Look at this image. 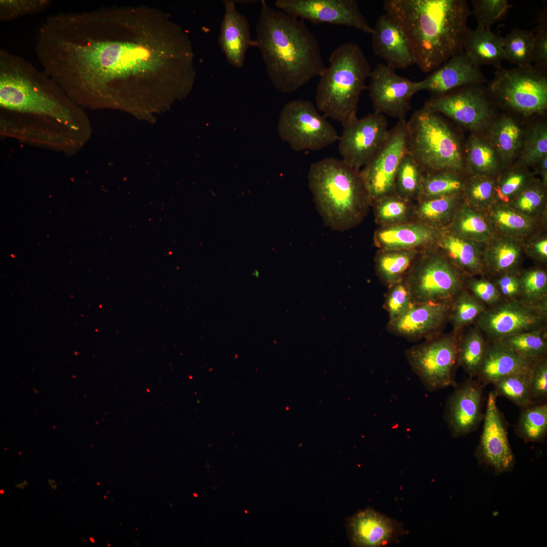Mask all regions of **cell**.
Returning a JSON list of instances; mask_svg holds the SVG:
<instances>
[{
  "mask_svg": "<svg viewBox=\"0 0 547 547\" xmlns=\"http://www.w3.org/2000/svg\"><path fill=\"white\" fill-rule=\"evenodd\" d=\"M406 124L408 152L424 173H461L464 162L460 142L440 114L423 106Z\"/></svg>",
  "mask_w": 547,
  "mask_h": 547,
  "instance_id": "52a82bcc",
  "label": "cell"
},
{
  "mask_svg": "<svg viewBox=\"0 0 547 547\" xmlns=\"http://www.w3.org/2000/svg\"><path fill=\"white\" fill-rule=\"evenodd\" d=\"M533 33V65L547 72V10L545 6L538 15Z\"/></svg>",
  "mask_w": 547,
  "mask_h": 547,
  "instance_id": "db71d44e",
  "label": "cell"
},
{
  "mask_svg": "<svg viewBox=\"0 0 547 547\" xmlns=\"http://www.w3.org/2000/svg\"><path fill=\"white\" fill-rule=\"evenodd\" d=\"M496 342L532 360L545 357L546 354V332L542 327L512 335Z\"/></svg>",
  "mask_w": 547,
  "mask_h": 547,
  "instance_id": "b9f144b4",
  "label": "cell"
},
{
  "mask_svg": "<svg viewBox=\"0 0 547 547\" xmlns=\"http://www.w3.org/2000/svg\"><path fill=\"white\" fill-rule=\"evenodd\" d=\"M406 121H398L376 153L360 170L371 205L377 200L395 192L397 171L408 152Z\"/></svg>",
  "mask_w": 547,
  "mask_h": 547,
  "instance_id": "7c38bea8",
  "label": "cell"
},
{
  "mask_svg": "<svg viewBox=\"0 0 547 547\" xmlns=\"http://www.w3.org/2000/svg\"><path fill=\"white\" fill-rule=\"evenodd\" d=\"M372 35V47L389 67L406 69L415 64L408 40L398 24L385 13L377 19Z\"/></svg>",
  "mask_w": 547,
  "mask_h": 547,
  "instance_id": "7402d4cb",
  "label": "cell"
},
{
  "mask_svg": "<svg viewBox=\"0 0 547 547\" xmlns=\"http://www.w3.org/2000/svg\"><path fill=\"white\" fill-rule=\"evenodd\" d=\"M546 186L542 182L532 180L508 205L526 216L537 218L545 209Z\"/></svg>",
  "mask_w": 547,
  "mask_h": 547,
  "instance_id": "f6af8a7d",
  "label": "cell"
},
{
  "mask_svg": "<svg viewBox=\"0 0 547 547\" xmlns=\"http://www.w3.org/2000/svg\"><path fill=\"white\" fill-rule=\"evenodd\" d=\"M458 344L454 335H449L415 345L406 351L412 370L428 390L455 384Z\"/></svg>",
  "mask_w": 547,
  "mask_h": 547,
  "instance_id": "8fae6325",
  "label": "cell"
},
{
  "mask_svg": "<svg viewBox=\"0 0 547 547\" xmlns=\"http://www.w3.org/2000/svg\"><path fill=\"white\" fill-rule=\"evenodd\" d=\"M439 230L414 221L382 226L375 232L374 242L380 250L423 251L435 246Z\"/></svg>",
  "mask_w": 547,
  "mask_h": 547,
  "instance_id": "cb8c5ba5",
  "label": "cell"
},
{
  "mask_svg": "<svg viewBox=\"0 0 547 547\" xmlns=\"http://www.w3.org/2000/svg\"><path fill=\"white\" fill-rule=\"evenodd\" d=\"M49 483L50 484V485L51 486V487L53 489H56V488L57 487V484L55 483V481H54L53 480H49Z\"/></svg>",
  "mask_w": 547,
  "mask_h": 547,
  "instance_id": "94428289",
  "label": "cell"
},
{
  "mask_svg": "<svg viewBox=\"0 0 547 547\" xmlns=\"http://www.w3.org/2000/svg\"><path fill=\"white\" fill-rule=\"evenodd\" d=\"M279 132L295 151L320 150L339 138L335 128L313 103L302 99L291 101L284 106Z\"/></svg>",
  "mask_w": 547,
  "mask_h": 547,
  "instance_id": "30bf717a",
  "label": "cell"
},
{
  "mask_svg": "<svg viewBox=\"0 0 547 547\" xmlns=\"http://www.w3.org/2000/svg\"><path fill=\"white\" fill-rule=\"evenodd\" d=\"M371 65L361 47L345 42L329 57V65L319 75L315 102L318 110L342 126L356 119L361 94L367 88Z\"/></svg>",
  "mask_w": 547,
  "mask_h": 547,
  "instance_id": "8992f818",
  "label": "cell"
},
{
  "mask_svg": "<svg viewBox=\"0 0 547 547\" xmlns=\"http://www.w3.org/2000/svg\"><path fill=\"white\" fill-rule=\"evenodd\" d=\"M44 71L81 107L109 104L124 85L194 83L191 42L156 10L110 7L48 17L36 37Z\"/></svg>",
  "mask_w": 547,
  "mask_h": 547,
  "instance_id": "6da1fadb",
  "label": "cell"
},
{
  "mask_svg": "<svg viewBox=\"0 0 547 547\" xmlns=\"http://www.w3.org/2000/svg\"><path fill=\"white\" fill-rule=\"evenodd\" d=\"M521 293L527 301L535 302L545 298L547 292V275L540 269L525 272L520 278Z\"/></svg>",
  "mask_w": 547,
  "mask_h": 547,
  "instance_id": "f5cc1de1",
  "label": "cell"
},
{
  "mask_svg": "<svg viewBox=\"0 0 547 547\" xmlns=\"http://www.w3.org/2000/svg\"><path fill=\"white\" fill-rule=\"evenodd\" d=\"M224 13L221 24L218 43L227 62L236 68L243 67L248 48L255 47L251 38L247 18L237 9L231 0L223 1Z\"/></svg>",
  "mask_w": 547,
  "mask_h": 547,
  "instance_id": "603a6c76",
  "label": "cell"
},
{
  "mask_svg": "<svg viewBox=\"0 0 547 547\" xmlns=\"http://www.w3.org/2000/svg\"><path fill=\"white\" fill-rule=\"evenodd\" d=\"M485 214L495 234L519 240L529 236L536 226V218L523 214L508 204L495 203Z\"/></svg>",
  "mask_w": 547,
  "mask_h": 547,
  "instance_id": "f546056e",
  "label": "cell"
},
{
  "mask_svg": "<svg viewBox=\"0 0 547 547\" xmlns=\"http://www.w3.org/2000/svg\"><path fill=\"white\" fill-rule=\"evenodd\" d=\"M530 370L511 374L494 382L495 395L504 397L521 408L533 404L530 398Z\"/></svg>",
  "mask_w": 547,
  "mask_h": 547,
  "instance_id": "ee69618b",
  "label": "cell"
},
{
  "mask_svg": "<svg viewBox=\"0 0 547 547\" xmlns=\"http://www.w3.org/2000/svg\"><path fill=\"white\" fill-rule=\"evenodd\" d=\"M496 181L492 177L472 176L465 182L464 203L472 209L485 213L494 204Z\"/></svg>",
  "mask_w": 547,
  "mask_h": 547,
  "instance_id": "7bdbcfd3",
  "label": "cell"
},
{
  "mask_svg": "<svg viewBox=\"0 0 547 547\" xmlns=\"http://www.w3.org/2000/svg\"><path fill=\"white\" fill-rule=\"evenodd\" d=\"M471 3L477 26L486 28L500 21L512 7L507 0H472Z\"/></svg>",
  "mask_w": 547,
  "mask_h": 547,
  "instance_id": "c3c4849f",
  "label": "cell"
},
{
  "mask_svg": "<svg viewBox=\"0 0 547 547\" xmlns=\"http://www.w3.org/2000/svg\"><path fill=\"white\" fill-rule=\"evenodd\" d=\"M384 307L391 322L403 315L412 303L409 288L404 280L388 288Z\"/></svg>",
  "mask_w": 547,
  "mask_h": 547,
  "instance_id": "816d5d0a",
  "label": "cell"
},
{
  "mask_svg": "<svg viewBox=\"0 0 547 547\" xmlns=\"http://www.w3.org/2000/svg\"><path fill=\"white\" fill-rule=\"evenodd\" d=\"M485 309L483 303L463 290L451 303L449 316L456 332L476 320Z\"/></svg>",
  "mask_w": 547,
  "mask_h": 547,
  "instance_id": "bcb514c9",
  "label": "cell"
},
{
  "mask_svg": "<svg viewBox=\"0 0 547 547\" xmlns=\"http://www.w3.org/2000/svg\"><path fill=\"white\" fill-rule=\"evenodd\" d=\"M546 303L512 299L485 309L476 319L478 327L493 342L517 333L542 327Z\"/></svg>",
  "mask_w": 547,
  "mask_h": 547,
  "instance_id": "5bb4252c",
  "label": "cell"
},
{
  "mask_svg": "<svg viewBox=\"0 0 547 547\" xmlns=\"http://www.w3.org/2000/svg\"><path fill=\"white\" fill-rule=\"evenodd\" d=\"M414 203L413 221L437 229L446 227L463 203L462 194L420 199Z\"/></svg>",
  "mask_w": 547,
  "mask_h": 547,
  "instance_id": "f1b7e54d",
  "label": "cell"
},
{
  "mask_svg": "<svg viewBox=\"0 0 547 547\" xmlns=\"http://www.w3.org/2000/svg\"><path fill=\"white\" fill-rule=\"evenodd\" d=\"M451 303H412L395 320L388 322L387 330L409 340L423 338L439 329L449 316Z\"/></svg>",
  "mask_w": 547,
  "mask_h": 547,
  "instance_id": "44dd1931",
  "label": "cell"
},
{
  "mask_svg": "<svg viewBox=\"0 0 547 547\" xmlns=\"http://www.w3.org/2000/svg\"><path fill=\"white\" fill-rule=\"evenodd\" d=\"M369 90L374 112L405 121L413 96L420 91L419 81L398 74L387 65L378 63L371 70Z\"/></svg>",
  "mask_w": 547,
  "mask_h": 547,
  "instance_id": "e0dca14e",
  "label": "cell"
},
{
  "mask_svg": "<svg viewBox=\"0 0 547 547\" xmlns=\"http://www.w3.org/2000/svg\"><path fill=\"white\" fill-rule=\"evenodd\" d=\"M466 148L465 167L472 176L492 177L498 172L500 162L490 143L473 135L470 137Z\"/></svg>",
  "mask_w": 547,
  "mask_h": 547,
  "instance_id": "e575fe53",
  "label": "cell"
},
{
  "mask_svg": "<svg viewBox=\"0 0 547 547\" xmlns=\"http://www.w3.org/2000/svg\"><path fill=\"white\" fill-rule=\"evenodd\" d=\"M534 361L500 342H493L487 346L477 376L485 386L511 374L530 370Z\"/></svg>",
  "mask_w": 547,
  "mask_h": 547,
  "instance_id": "484cf974",
  "label": "cell"
},
{
  "mask_svg": "<svg viewBox=\"0 0 547 547\" xmlns=\"http://www.w3.org/2000/svg\"><path fill=\"white\" fill-rule=\"evenodd\" d=\"M389 130L385 115L374 112L343 126L338 145L342 160L360 170L383 144Z\"/></svg>",
  "mask_w": 547,
  "mask_h": 547,
  "instance_id": "9a60e30c",
  "label": "cell"
},
{
  "mask_svg": "<svg viewBox=\"0 0 547 547\" xmlns=\"http://www.w3.org/2000/svg\"><path fill=\"white\" fill-rule=\"evenodd\" d=\"M461 274H481L485 264L478 243L462 238L446 229L439 230L435 246Z\"/></svg>",
  "mask_w": 547,
  "mask_h": 547,
  "instance_id": "4316f807",
  "label": "cell"
},
{
  "mask_svg": "<svg viewBox=\"0 0 547 547\" xmlns=\"http://www.w3.org/2000/svg\"><path fill=\"white\" fill-rule=\"evenodd\" d=\"M546 402L532 404L521 408L515 426L517 435L526 442H541L547 433Z\"/></svg>",
  "mask_w": 547,
  "mask_h": 547,
  "instance_id": "d590c367",
  "label": "cell"
},
{
  "mask_svg": "<svg viewBox=\"0 0 547 547\" xmlns=\"http://www.w3.org/2000/svg\"><path fill=\"white\" fill-rule=\"evenodd\" d=\"M533 31L518 27L512 29L502 37L505 60L524 67L533 65Z\"/></svg>",
  "mask_w": 547,
  "mask_h": 547,
  "instance_id": "f35d334b",
  "label": "cell"
},
{
  "mask_svg": "<svg viewBox=\"0 0 547 547\" xmlns=\"http://www.w3.org/2000/svg\"><path fill=\"white\" fill-rule=\"evenodd\" d=\"M3 493H4V491L3 490H1V494H3Z\"/></svg>",
  "mask_w": 547,
  "mask_h": 547,
  "instance_id": "6125c7cd",
  "label": "cell"
},
{
  "mask_svg": "<svg viewBox=\"0 0 547 547\" xmlns=\"http://www.w3.org/2000/svg\"><path fill=\"white\" fill-rule=\"evenodd\" d=\"M404 281L412 303H451L463 290L461 273L440 252L422 251Z\"/></svg>",
  "mask_w": 547,
  "mask_h": 547,
  "instance_id": "9c48e42d",
  "label": "cell"
},
{
  "mask_svg": "<svg viewBox=\"0 0 547 547\" xmlns=\"http://www.w3.org/2000/svg\"><path fill=\"white\" fill-rule=\"evenodd\" d=\"M483 84L469 85L427 100L423 106L473 130L483 129L494 110Z\"/></svg>",
  "mask_w": 547,
  "mask_h": 547,
  "instance_id": "4fadbf2b",
  "label": "cell"
},
{
  "mask_svg": "<svg viewBox=\"0 0 547 547\" xmlns=\"http://www.w3.org/2000/svg\"><path fill=\"white\" fill-rule=\"evenodd\" d=\"M483 387L471 378L455 385L447 400L445 412V419L454 437L474 431L483 418Z\"/></svg>",
  "mask_w": 547,
  "mask_h": 547,
  "instance_id": "d6986e66",
  "label": "cell"
},
{
  "mask_svg": "<svg viewBox=\"0 0 547 547\" xmlns=\"http://www.w3.org/2000/svg\"><path fill=\"white\" fill-rule=\"evenodd\" d=\"M414 202L395 192L384 196L372 204L375 220L381 226L412 221Z\"/></svg>",
  "mask_w": 547,
  "mask_h": 547,
  "instance_id": "74e56055",
  "label": "cell"
},
{
  "mask_svg": "<svg viewBox=\"0 0 547 547\" xmlns=\"http://www.w3.org/2000/svg\"><path fill=\"white\" fill-rule=\"evenodd\" d=\"M496 286L501 295L513 299L521 293L520 278L513 274L502 275L496 281Z\"/></svg>",
  "mask_w": 547,
  "mask_h": 547,
  "instance_id": "6f0895ef",
  "label": "cell"
},
{
  "mask_svg": "<svg viewBox=\"0 0 547 547\" xmlns=\"http://www.w3.org/2000/svg\"><path fill=\"white\" fill-rule=\"evenodd\" d=\"M528 250L530 254L534 258L541 261L546 260L547 259L546 237H542L532 241L528 246Z\"/></svg>",
  "mask_w": 547,
  "mask_h": 547,
  "instance_id": "680465c9",
  "label": "cell"
},
{
  "mask_svg": "<svg viewBox=\"0 0 547 547\" xmlns=\"http://www.w3.org/2000/svg\"><path fill=\"white\" fill-rule=\"evenodd\" d=\"M463 50L477 66L491 65L496 70L501 68V62L505 60L502 37L493 32L490 28L477 26L470 29Z\"/></svg>",
  "mask_w": 547,
  "mask_h": 547,
  "instance_id": "83f0119b",
  "label": "cell"
},
{
  "mask_svg": "<svg viewBox=\"0 0 547 547\" xmlns=\"http://www.w3.org/2000/svg\"><path fill=\"white\" fill-rule=\"evenodd\" d=\"M0 106L15 136L54 145L80 139L85 115L44 71L25 59L0 50Z\"/></svg>",
  "mask_w": 547,
  "mask_h": 547,
  "instance_id": "7a4b0ae2",
  "label": "cell"
},
{
  "mask_svg": "<svg viewBox=\"0 0 547 547\" xmlns=\"http://www.w3.org/2000/svg\"><path fill=\"white\" fill-rule=\"evenodd\" d=\"M487 82L480 67L462 50L419 81V84L420 91L425 90L437 96L463 87Z\"/></svg>",
  "mask_w": 547,
  "mask_h": 547,
  "instance_id": "ffe728a7",
  "label": "cell"
},
{
  "mask_svg": "<svg viewBox=\"0 0 547 547\" xmlns=\"http://www.w3.org/2000/svg\"><path fill=\"white\" fill-rule=\"evenodd\" d=\"M487 90L500 105L524 116L547 108V72L533 65L496 70Z\"/></svg>",
  "mask_w": 547,
  "mask_h": 547,
  "instance_id": "ba28073f",
  "label": "cell"
},
{
  "mask_svg": "<svg viewBox=\"0 0 547 547\" xmlns=\"http://www.w3.org/2000/svg\"><path fill=\"white\" fill-rule=\"evenodd\" d=\"M49 0H1L0 20L8 21L28 15L35 14L47 8Z\"/></svg>",
  "mask_w": 547,
  "mask_h": 547,
  "instance_id": "f907efd6",
  "label": "cell"
},
{
  "mask_svg": "<svg viewBox=\"0 0 547 547\" xmlns=\"http://www.w3.org/2000/svg\"><path fill=\"white\" fill-rule=\"evenodd\" d=\"M530 398L532 403L546 402L547 360L545 357L534 360L530 372Z\"/></svg>",
  "mask_w": 547,
  "mask_h": 547,
  "instance_id": "11a10c76",
  "label": "cell"
},
{
  "mask_svg": "<svg viewBox=\"0 0 547 547\" xmlns=\"http://www.w3.org/2000/svg\"><path fill=\"white\" fill-rule=\"evenodd\" d=\"M487 346L479 330L475 328L471 329L459 341L458 364L470 378L477 375Z\"/></svg>",
  "mask_w": 547,
  "mask_h": 547,
  "instance_id": "60d3db41",
  "label": "cell"
},
{
  "mask_svg": "<svg viewBox=\"0 0 547 547\" xmlns=\"http://www.w3.org/2000/svg\"><path fill=\"white\" fill-rule=\"evenodd\" d=\"M460 174L448 171L424 173L417 200L462 194L466 181Z\"/></svg>",
  "mask_w": 547,
  "mask_h": 547,
  "instance_id": "8d00e7d4",
  "label": "cell"
},
{
  "mask_svg": "<svg viewBox=\"0 0 547 547\" xmlns=\"http://www.w3.org/2000/svg\"><path fill=\"white\" fill-rule=\"evenodd\" d=\"M385 13L404 33L415 64L432 72L463 50L471 29L465 0H386Z\"/></svg>",
  "mask_w": 547,
  "mask_h": 547,
  "instance_id": "3957f363",
  "label": "cell"
},
{
  "mask_svg": "<svg viewBox=\"0 0 547 547\" xmlns=\"http://www.w3.org/2000/svg\"><path fill=\"white\" fill-rule=\"evenodd\" d=\"M483 253L485 267L492 273L504 275L512 273L521 256L520 240L495 235L487 243Z\"/></svg>",
  "mask_w": 547,
  "mask_h": 547,
  "instance_id": "4dcf8cb0",
  "label": "cell"
},
{
  "mask_svg": "<svg viewBox=\"0 0 547 547\" xmlns=\"http://www.w3.org/2000/svg\"><path fill=\"white\" fill-rule=\"evenodd\" d=\"M468 287L475 297L482 302L495 304L500 298L501 294L496 285L488 281L471 279Z\"/></svg>",
  "mask_w": 547,
  "mask_h": 547,
  "instance_id": "9f6ffc18",
  "label": "cell"
},
{
  "mask_svg": "<svg viewBox=\"0 0 547 547\" xmlns=\"http://www.w3.org/2000/svg\"><path fill=\"white\" fill-rule=\"evenodd\" d=\"M547 155V128L539 124L529 133L521 155V162L525 165H534Z\"/></svg>",
  "mask_w": 547,
  "mask_h": 547,
  "instance_id": "681fc988",
  "label": "cell"
},
{
  "mask_svg": "<svg viewBox=\"0 0 547 547\" xmlns=\"http://www.w3.org/2000/svg\"><path fill=\"white\" fill-rule=\"evenodd\" d=\"M275 5L285 13L314 24L344 26L371 34L373 31L355 0H277Z\"/></svg>",
  "mask_w": 547,
  "mask_h": 547,
  "instance_id": "2e32d148",
  "label": "cell"
},
{
  "mask_svg": "<svg viewBox=\"0 0 547 547\" xmlns=\"http://www.w3.org/2000/svg\"><path fill=\"white\" fill-rule=\"evenodd\" d=\"M524 169L516 168L504 174L495 183V203L509 204L532 181Z\"/></svg>",
  "mask_w": 547,
  "mask_h": 547,
  "instance_id": "7dc6e473",
  "label": "cell"
},
{
  "mask_svg": "<svg viewBox=\"0 0 547 547\" xmlns=\"http://www.w3.org/2000/svg\"><path fill=\"white\" fill-rule=\"evenodd\" d=\"M421 251L380 250L375 259L377 276L388 288L404 281Z\"/></svg>",
  "mask_w": 547,
  "mask_h": 547,
  "instance_id": "1f68e13d",
  "label": "cell"
},
{
  "mask_svg": "<svg viewBox=\"0 0 547 547\" xmlns=\"http://www.w3.org/2000/svg\"><path fill=\"white\" fill-rule=\"evenodd\" d=\"M537 172L541 176L542 182L546 186L547 183V155L542 158L536 164Z\"/></svg>",
  "mask_w": 547,
  "mask_h": 547,
  "instance_id": "91938a15",
  "label": "cell"
},
{
  "mask_svg": "<svg viewBox=\"0 0 547 547\" xmlns=\"http://www.w3.org/2000/svg\"><path fill=\"white\" fill-rule=\"evenodd\" d=\"M308 181L320 214L334 230L357 226L371 206L360 170L342 160L327 158L313 163Z\"/></svg>",
  "mask_w": 547,
  "mask_h": 547,
  "instance_id": "5b68a950",
  "label": "cell"
},
{
  "mask_svg": "<svg viewBox=\"0 0 547 547\" xmlns=\"http://www.w3.org/2000/svg\"><path fill=\"white\" fill-rule=\"evenodd\" d=\"M349 530L351 541L358 546H382L396 541L402 533L397 522L372 509L351 518Z\"/></svg>",
  "mask_w": 547,
  "mask_h": 547,
  "instance_id": "d4e9b609",
  "label": "cell"
},
{
  "mask_svg": "<svg viewBox=\"0 0 547 547\" xmlns=\"http://www.w3.org/2000/svg\"><path fill=\"white\" fill-rule=\"evenodd\" d=\"M491 131V144L497 152L500 165L505 167L518 152L522 143V131L511 116L503 115L494 123Z\"/></svg>",
  "mask_w": 547,
  "mask_h": 547,
  "instance_id": "836d02e7",
  "label": "cell"
},
{
  "mask_svg": "<svg viewBox=\"0 0 547 547\" xmlns=\"http://www.w3.org/2000/svg\"><path fill=\"white\" fill-rule=\"evenodd\" d=\"M445 229L476 243H487L495 235L485 213L476 211L463 202Z\"/></svg>",
  "mask_w": 547,
  "mask_h": 547,
  "instance_id": "d6a6232c",
  "label": "cell"
},
{
  "mask_svg": "<svg viewBox=\"0 0 547 547\" xmlns=\"http://www.w3.org/2000/svg\"><path fill=\"white\" fill-rule=\"evenodd\" d=\"M260 2L255 47L274 87L284 93L295 92L325 67L319 44L303 20Z\"/></svg>",
  "mask_w": 547,
  "mask_h": 547,
  "instance_id": "277c9868",
  "label": "cell"
},
{
  "mask_svg": "<svg viewBox=\"0 0 547 547\" xmlns=\"http://www.w3.org/2000/svg\"><path fill=\"white\" fill-rule=\"evenodd\" d=\"M424 172L408 152L404 156L397 173L395 192L412 202L418 198Z\"/></svg>",
  "mask_w": 547,
  "mask_h": 547,
  "instance_id": "ab89813d",
  "label": "cell"
},
{
  "mask_svg": "<svg viewBox=\"0 0 547 547\" xmlns=\"http://www.w3.org/2000/svg\"><path fill=\"white\" fill-rule=\"evenodd\" d=\"M496 398L491 391L488 397L477 456L481 463L492 468L495 475H499L512 471L515 459Z\"/></svg>",
  "mask_w": 547,
  "mask_h": 547,
  "instance_id": "ac0fdd59",
  "label": "cell"
}]
</instances>
